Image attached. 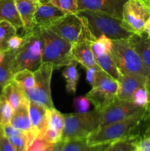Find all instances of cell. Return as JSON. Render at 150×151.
Listing matches in <instances>:
<instances>
[{
    "label": "cell",
    "mask_w": 150,
    "mask_h": 151,
    "mask_svg": "<svg viewBox=\"0 0 150 151\" xmlns=\"http://www.w3.org/2000/svg\"><path fill=\"white\" fill-rule=\"evenodd\" d=\"M150 125V106L126 119L99 127L87 138L91 145H107L131 137H142Z\"/></svg>",
    "instance_id": "cell-1"
},
{
    "label": "cell",
    "mask_w": 150,
    "mask_h": 151,
    "mask_svg": "<svg viewBox=\"0 0 150 151\" xmlns=\"http://www.w3.org/2000/svg\"><path fill=\"white\" fill-rule=\"evenodd\" d=\"M86 23L94 39L105 35L111 40H126L132 35L123 24L122 19L92 10H79L76 13Z\"/></svg>",
    "instance_id": "cell-2"
},
{
    "label": "cell",
    "mask_w": 150,
    "mask_h": 151,
    "mask_svg": "<svg viewBox=\"0 0 150 151\" xmlns=\"http://www.w3.org/2000/svg\"><path fill=\"white\" fill-rule=\"evenodd\" d=\"M24 41L13 55L10 61V71L14 75L24 69L35 72L43 63V39L41 29L25 33Z\"/></svg>",
    "instance_id": "cell-3"
},
{
    "label": "cell",
    "mask_w": 150,
    "mask_h": 151,
    "mask_svg": "<svg viewBox=\"0 0 150 151\" xmlns=\"http://www.w3.org/2000/svg\"><path fill=\"white\" fill-rule=\"evenodd\" d=\"M62 141L87 139L100 126V111L94 109L84 113L66 114Z\"/></svg>",
    "instance_id": "cell-4"
},
{
    "label": "cell",
    "mask_w": 150,
    "mask_h": 151,
    "mask_svg": "<svg viewBox=\"0 0 150 151\" xmlns=\"http://www.w3.org/2000/svg\"><path fill=\"white\" fill-rule=\"evenodd\" d=\"M110 53L121 75H135L145 79L150 75V70L127 39L112 40Z\"/></svg>",
    "instance_id": "cell-5"
},
{
    "label": "cell",
    "mask_w": 150,
    "mask_h": 151,
    "mask_svg": "<svg viewBox=\"0 0 150 151\" xmlns=\"http://www.w3.org/2000/svg\"><path fill=\"white\" fill-rule=\"evenodd\" d=\"M40 29L43 39V63H51L54 69L67 66L73 60V45L50 29Z\"/></svg>",
    "instance_id": "cell-6"
},
{
    "label": "cell",
    "mask_w": 150,
    "mask_h": 151,
    "mask_svg": "<svg viewBox=\"0 0 150 151\" xmlns=\"http://www.w3.org/2000/svg\"><path fill=\"white\" fill-rule=\"evenodd\" d=\"M118 83L103 70L97 71L92 88L85 97L96 109L101 111L116 100Z\"/></svg>",
    "instance_id": "cell-7"
},
{
    "label": "cell",
    "mask_w": 150,
    "mask_h": 151,
    "mask_svg": "<svg viewBox=\"0 0 150 151\" xmlns=\"http://www.w3.org/2000/svg\"><path fill=\"white\" fill-rule=\"evenodd\" d=\"M54 69L49 63H43L35 75V86L30 89L23 90L29 100H32L43 105L47 109L54 108L51 98V80Z\"/></svg>",
    "instance_id": "cell-8"
},
{
    "label": "cell",
    "mask_w": 150,
    "mask_h": 151,
    "mask_svg": "<svg viewBox=\"0 0 150 151\" xmlns=\"http://www.w3.org/2000/svg\"><path fill=\"white\" fill-rule=\"evenodd\" d=\"M150 17V9L140 0H127L123 7L122 22L124 27L134 34L144 32L146 22Z\"/></svg>",
    "instance_id": "cell-9"
},
{
    "label": "cell",
    "mask_w": 150,
    "mask_h": 151,
    "mask_svg": "<svg viewBox=\"0 0 150 151\" xmlns=\"http://www.w3.org/2000/svg\"><path fill=\"white\" fill-rule=\"evenodd\" d=\"M82 20L83 26L77 41L72 47V57L84 68H94L100 71L101 69L97 64L91 49V44L95 39L91 35L84 19H82Z\"/></svg>",
    "instance_id": "cell-10"
},
{
    "label": "cell",
    "mask_w": 150,
    "mask_h": 151,
    "mask_svg": "<svg viewBox=\"0 0 150 151\" xmlns=\"http://www.w3.org/2000/svg\"><path fill=\"white\" fill-rule=\"evenodd\" d=\"M144 109L145 108L135 106L131 101L119 100L116 99L113 103L100 111L99 127L123 120Z\"/></svg>",
    "instance_id": "cell-11"
},
{
    "label": "cell",
    "mask_w": 150,
    "mask_h": 151,
    "mask_svg": "<svg viewBox=\"0 0 150 151\" xmlns=\"http://www.w3.org/2000/svg\"><path fill=\"white\" fill-rule=\"evenodd\" d=\"M82 26L83 23L80 17L76 14L69 13L53 24L48 29L74 45L80 35Z\"/></svg>",
    "instance_id": "cell-12"
},
{
    "label": "cell",
    "mask_w": 150,
    "mask_h": 151,
    "mask_svg": "<svg viewBox=\"0 0 150 151\" xmlns=\"http://www.w3.org/2000/svg\"><path fill=\"white\" fill-rule=\"evenodd\" d=\"M127 0H77L78 11L102 12L122 19L123 7Z\"/></svg>",
    "instance_id": "cell-13"
},
{
    "label": "cell",
    "mask_w": 150,
    "mask_h": 151,
    "mask_svg": "<svg viewBox=\"0 0 150 151\" xmlns=\"http://www.w3.org/2000/svg\"><path fill=\"white\" fill-rule=\"evenodd\" d=\"M66 15L64 12L49 1L41 0L34 17L36 29H48Z\"/></svg>",
    "instance_id": "cell-14"
},
{
    "label": "cell",
    "mask_w": 150,
    "mask_h": 151,
    "mask_svg": "<svg viewBox=\"0 0 150 151\" xmlns=\"http://www.w3.org/2000/svg\"><path fill=\"white\" fill-rule=\"evenodd\" d=\"M118 91L116 99L119 100L131 101L134 91L139 87L146 86V79L135 75H120L118 78Z\"/></svg>",
    "instance_id": "cell-15"
},
{
    "label": "cell",
    "mask_w": 150,
    "mask_h": 151,
    "mask_svg": "<svg viewBox=\"0 0 150 151\" xmlns=\"http://www.w3.org/2000/svg\"><path fill=\"white\" fill-rule=\"evenodd\" d=\"M29 113L34 136L36 139H43L47 129V108L29 100Z\"/></svg>",
    "instance_id": "cell-16"
},
{
    "label": "cell",
    "mask_w": 150,
    "mask_h": 151,
    "mask_svg": "<svg viewBox=\"0 0 150 151\" xmlns=\"http://www.w3.org/2000/svg\"><path fill=\"white\" fill-rule=\"evenodd\" d=\"M10 123L14 128L23 131L27 135L29 146L36 139L32 132V125L29 118V100L24 102L16 110L14 111Z\"/></svg>",
    "instance_id": "cell-17"
},
{
    "label": "cell",
    "mask_w": 150,
    "mask_h": 151,
    "mask_svg": "<svg viewBox=\"0 0 150 151\" xmlns=\"http://www.w3.org/2000/svg\"><path fill=\"white\" fill-rule=\"evenodd\" d=\"M21 19L23 23L25 33L32 32L36 29L34 17L41 0H15Z\"/></svg>",
    "instance_id": "cell-18"
},
{
    "label": "cell",
    "mask_w": 150,
    "mask_h": 151,
    "mask_svg": "<svg viewBox=\"0 0 150 151\" xmlns=\"http://www.w3.org/2000/svg\"><path fill=\"white\" fill-rule=\"evenodd\" d=\"M128 41L136 51L143 63L150 70V35L145 32L142 34H132Z\"/></svg>",
    "instance_id": "cell-19"
},
{
    "label": "cell",
    "mask_w": 150,
    "mask_h": 151,
    "mask_svg": "<svg viewBox=\"0 0 150 151\" xmlns=\"http://www.w3.org/2000/svg\"><path fill=\"white\" fill-rule=\"evenodd\" d=\"M0 21L9 22L16 29H23L15 0H0Z\"/></svg>",
    "instance_id": "cell-20"
},
{
    "label": "cell",
    "mask_w": 150,
    "mask_h": 151,
    "mask_svg": "<svg viewBox=\"0 0 150 151\" xmlns=\"http://www.w3.org/2000/svg\"><path fill=\"white\" fill-rule=\"evenodd\" d=\"M2 96L14 111L16 110L24 102L28 100L21 87L13 80L4 86Z\"/></svg>",
    "instance_id": "cell-21"
},
{
    "label": "cell",
    "mask_w": 150,
    "mask_h": 151,
    "mask_svg": "<svg viewBox=\"0 0 150 151\" xmlns=\"http://www.w3.org/2000/svg\"><path fill=\"white\" fill-rule=\"evenodd\" d=\"M77 64L78 62L73 59L67 66H65L64 69L62 72V75L66 82V91L70 94H74L76 91V86L79 78Z\"/></svg>",
    "instance_id": "cell-22"
},
{
    "label": "cell",
    "mask_w": 150,
    "mask_h": 151,
    "mask_svg": "<svg viewBox=\"0 0 150 151\" xmlns=\"http://www.w3.org/2000/svg\"><path fill=\"white\" fill-rule=\"evenodd\" d=\"M140 139L139 136L122 139L107 145L103 151H138Z\"/></svg>",
    "instance_id": "cell-23"
},
{
    "label": "cell",
    "mask_w": 150,
    "mask_h": 151,
    "mask_svg": "<svg viewBox=\"0 0 150 151\" xmlns=\"http://www.w3.org/2000/svg\"><path fill=\"white\" fill-rule=\"evenodd\" d=\"M95 59L101 70L108 74L114 80L117 81L121 74L112 58L110 52H107L101 55L95 57Z\"/></svg>",
    "instance_id": "cell-24"
},
{
    "label": "cell",
    "mask_w": 150,
    "mask_h": 151,
    "mask_svg": "<svg viewBox=\"0 0 150 151\" xmlns=\"http://www.w3.org/2000/svg\"><path fill=\"white\" fill-rule=\"evenodd\" d=\"M107 145H91L87 139L64 142L62 151H103Z\"/></svg>",
    "instance_id": "cell-25"
},
{
    "label": "cell",
    "mask_w": 150,
    "mask_h": 151,
    "mask_svg": "<svg viewBox=\"0 0 150 151\" xmlns=\"http://www.w3.org/2000/svg\"><path fill=\"white\" fill-rule=\"evenodd\" d=\"M64 128V115L55 108L47 109V128L63 134Z\"/></svg>",
    "instance_id": "cell-26"
},
{
    "label": "cell",
    "mask_w": 150,
    "mask_h": 151,
    "mask_svg": "<svg viewBox=\"0 0 150 151\" xmlns=\"http://www.w3.org/2000/svg\"><path fill=\"white\" fill-rule=\"evenodd\" d=\"M13 80L19 84L23 90L33 88L35 83L34 72L29 69H24L16 72L13 75Z\"/></svg>",
    "instance_id": "cell-27"
},
{
    "label": "cell",
    "mask_w": 150,
    "mask_h": 151,
    "mask_svg": "<svg viewBox=\"0 0 150 151\" xmlns=\"http://www.w3.org/2000/svg\"><path fill=\"white\" fill-rule=\"evenodd\" d=\"M112 40L105 35H101L99 38L93 41L91 49L94 57L101 55L105 52L111 51Z\"/></svg>",
    "instance_id": "cell-28"
},
{
    "label": "cell",
    "mask_w": 150,
    "mask_h": 151,
    "mask_svg": "<svg viewBox=\"0 0 150 151\" xmlns=\"http://www.w3.org/2000/svg\"><path fill=\"white\" fill-rule=\"evenodd\" d=\"M17 29L9 22L0 21V50L7 51V43L10 37L16 35Z\"/></svg>",
    "instance_id": "cell-29"
},
{
    "label": "cell",
    "mask_w": 150,
    "mask_h": 151,
    "mask_svg": "<svg viewBox=\"0 0 150 151\" xmlns=\"http://www.w3.org/2000/svg\"><path fill=\"white\" fill-rule=\"evenodd\" d=\"M14 53V52L7 51L5 60L3 63L0 64V84L1 85L4 86L13 81V75L10 71V65Z\"/></svg>",
    "instance_id": "cell-30"
},
{
    "label": "cell",
    "mask_w": 150,
    "mask_h": 151,
    "mask_svg": "<svg viewBox=\"0 0 150 151\" xmlns=\"http://www.w3.org/2000/svg\"><path fill=\"white\" fill-rule=\"evenodd\" d=\"M131 102L140 108H146L149 106L148 91L146 86L139 87L134 91L131 97Z\"/></svg>",
    "instance_id": "cell-31"
},
{
    "label": "cell",
    "mask_w": 150,
    "mask_h": 151,
    "mask_svg": "<svg viewBox=\"0 0 150 151\" xmlns=\"http://www.w3.org/2000/svg\"><path fill=\"white\" fill-rule=\"evenodd\" d=\"M66 14H76L78 12L77 0H46Z\"/></svg>",
    "instance_id": "cell-32"
},
{
    "label": "cell",
    "mask_w": 150,
    "mask_h": 151,
    "mask_svg": "<svg viewBox=\"0 0 150 151\" xmlns=\"http://www.w3.org/2000/svg\"><path fill=\"white\" fill-rule=\"evenodd\" d=\"M13 112L14 110L13 108L1 95L0 98V126L10 123Z\"/></svg>",
    "instance_id": "cell-33"
},
{
    "label": "cell",
    "mask_w": 150,
    "mask_h": 151,
    "mask_svg": "<svg viewBox=\"0 0 150 151\" xmlns=\"http://www.w3.org/2000/svg\"><path fill=\"white\" fill-rule=\"evenodd\" d=\"M7 139L16 151H26L29 147L28 137L25 133H22L19 135L13 136Z\"/></svg>",
    "instance_id": "cell-34"
},
{
    "label": "cell",
    "mask_w": 150,
    "mask_h": 151,
    "mask_svg": "<svg viewBox=\"0 0 150 151\" xmlns=\"http://www.w3.org/2000/svg\"><path fill=\"white\" fill-rule=\"evenodd\" d=\"M90 100L85 96H79L74 99V106L76 112L84 113L89 111Z\"/></svg>",
    "instance_id": "cell-35"
},
{
    "label": "cell",
    "mask_w": 150,
    "mask_h": 151,
    "mask_svg": "<svg viewBox=\"0 0 150 151\" xmlns=\"http://www.w3.org/2000/svg\"><path fill=\"white\" fill-rule=\"evenodd\" d=\"M51 145L43 139H35L26 151H49Z\"/></svg>",
    "instance_id": "cell-36"
},
{
    "label": "cell",
    "mask_w": 150,
    "mask_h": 151,
    "mask_svg": "<svg viewBox=\"0 0 150 151\" xmlns=\"http://www.w3.org/2000/svg\"><path fill=\"white\" fill-rule=\"evenodd\" d=\"M24 41V36L21 37L19 35H18L17 34L13 35L7 41V51L14 52H16V51H18L21 48V47L23 44Z\"/></svg>",
    "instance_id": "cell-37"
},
{
    "label": "cell",
    "mask_w": 150,
    "mask_h": 151,
    "mask_svg": "<svg viewBox=\"0 0 150 151\" xmlns=\"http://www.w3.org/2000/svg\"><path fill=\"white\" fill-rule=\"evenodd\" d=\"M138 151H150V125L138 142Z\"/></svg>",
    "instance_id": "cell-38"
},
{
    "label": "cell",
    "mask_w": 150,
    "mask_h": 151,
    "mask_svg": "<svg viewBox=\"0 0 150 151\" xmlns=\"http://www.w3.org/2000/svg\"><path fill=\"white\" fill-rule=\"evenodd\" d=\"M0 130H1V134H2L4 137H7V138L13 137V136L19 135V134L24 133L23 131L14 128L10 123L4 125H3V126H0Z\"/></svg>",
    "instance_id": "cell-39"
},
{
    "label": "cell",
    "mask_w": 150,
    "mask_h": 151,
    "mask_svg": "<svg viewBox=\"0 0 150 151\" xmlns=\"http://www.w3.org/2000/svg\"><path fill=\"white\" fill-rule=\"evenodd\" d=\"M0 151H16L8 139L4 137L0 130Z\"/></svg>",
    "instance_id": "cell-40"
},
{
    "label": "cell",
    "mask_w": 150,
    "mask_h": 151,
    "mask_svg": "<svg viewBox=\"0 0 150 151\" xmlns=\"http://www.w3.org/2000/svg\"><path fill=\"white\" fill-rule=\"evenodd\" d=\"M86 71V80L88 82V83L92 86L94 85V81H95L96 73L98 70L94 68H85Z\"/></svg>",
    "instance_id": "cell-41"
},
{
    "label": "cell",
    "mask_w": 150,
    "mask_h": 151,
    "mask_svg": "<svg viewBox=\"0 0 150 151\" xmlns=\"http://www.w3.org/2000/svg\"><path fill=\"white\" fill-rule=\"evenodd\" d=\"M63 145H64V142L63 141H61L60 142L51 145V148H50L49 151H62V150H63Z\"/></svg>",
    "instance_id": "cell-42"
},
{
    "label": "cell",
    "mask_w": 150,
    "mask_h": 151,
    "mask_svg": "<svg viewBox=\"0 0 150 151\" xmlns=\"http://www.w3.org/2000/svg\"><path fill=\"white\" fill-rule=\"evenodd\" d=\"M144 32L146 33L147 35H150V17L149 18L148 20L146 22L145 25H144Z\"/></svg>",
    "instance_id": "cell-43"
},
{
    "label": "cell",
    "mask_w": 150,
    "mask_h": 151,
    "mask_svg": "<svg viewBox=\"0 0 150 151\" xmlns=\"http://www.w3.org/2000/svg\"><path fill=\"white\" fill-rule=\"evenodd\" d=\"M146 87L147 91H148L149 100V106H150V75L147 78L146 81Z\"/></svg>",
    "instance_id": "cell-44"
},
{
    "label": "cell",
    "mask_w": 150,
    "mask_h": 151,
    "mask_svg": "<svg viewBox=\"0 0 150 151\" xmlns=\"http://www.w3.org/2000/svg\"><path fill=\"white\" fill-rule=\"evenodd\" d=\"M6 55H7V51L4 50H0V64L3 63L6 58Z\"/></svg>",
    "instance_id": "cell-45"
},
{
    "label": "cell",
    "mask_w": 150,
    "mask_h": 151,
    "mask_svg": "<svg viewBox=\"0 0 150 151\" xmlns=\"http://www.w3.org/2000/svg\"><path fill=\"white\" fill-rule=\"evenodd\" d=\"M140 1L144 3L146 6H147L150 9V0H140Z\"/></svg>",
    "instance_id": "cell-46"
},
{
    "label": "cell",
    "mask_w": 150,
    "mask_h": 151,
    "mask_svg": "<svg viewBox=\"0 0 150 151\" xmlns=\"http://www.w3.org/2000/svg\"><path fill=\"white\" fill-rule=\"evenodd\" d=\"M3 88H4V85H1V84H0V98H1V95H2Z\"/></svg>",
    "instance_id": "cell-47"
}]
</instances>
